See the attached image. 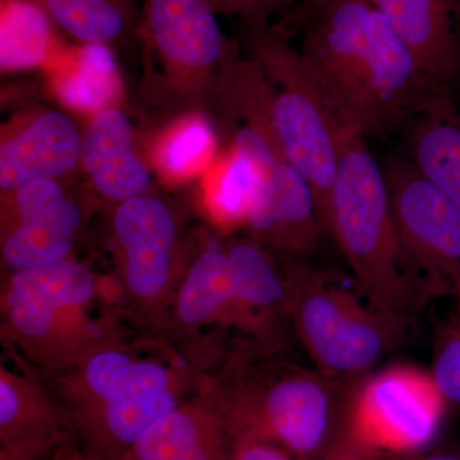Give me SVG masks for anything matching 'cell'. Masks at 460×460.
<instances>
[{
    "label": "cell",
    "mask_w": 460,
    "mask_h": 460,
    "mask_svg": "<svg viewBox=\"0 0 460 460\" xmlns=\"http://www.w3.org/2000/svg\"><path fill=\"white\" fill-rule=\"evenodd\" d=\"M165 317L174 334L187 341L208 326L237 329L247 338L246 320L235 298L224 244L211 242L190 263Z\"/></svg>",
    "instance_id": "obj_17"
},
{
    "label": "cell",
    "mask_w": 460,
    "mask_h": 460,
    "mask_svg": "<svg viewBox=\"0 0 460 460\" xmlns=\"http://www.w3.org/2000/svg\"><path fill=\"white\" fill-rule=\"evenodd\" d=\"M255 195V178L247 160L233 150V155L215 175L208 189V206L222 226L247 224Z\"/></svg>",
    "instance_id": "obj_26"
},
{
    "label": "cell",
    "mask_w": 460,
    "mask_h": 460,
    "mask_svg": "<svg viewBox=\"0 0 460 460\" xmlns=\"http://www.w3.org/2000/svg\"><path fill=\"white\" fill-rule=\"evenodd\" d=\"M320 460H395L387 458L383 454L374 452L368 447L357 443L349 436L343 435Z\"/></svg>",
    "instance_id": "obj_30"
},
{
    "label": "cell",
    "mask_w": 460,
    "mask_h": 460,
    "mask_svg": "<svg viewBox=\"0 0 460 460\" xmlns=\"http://www.w3.org/2000/svg\"><path fill=\"white\" fill-rule=\"evenodd\" d=\"M413 460H460V443L429 447L426 452L414 456Z\"/></svg>",
    "instance_id": "obj_32"
},
{
    "label": "cell",
    "mask_w": 460,
    "mask_h": 460,
    "mask_svg": "<svg viewBox=\"0 0 460 460\" xmlns=\"http://www.w3.org/2000/svg\"><path fill=\"white\" fill-rule=\"evenodd\" d=\"M217 14L211 0H147L144 30L169 68L204 75L233 53Z\"/></svg>",
    "instance_id": "obj_13"
},
{
    "label": "cell",
    "mask_w": 460,
    "mask_h": 460,
    "mask_svg": "<svg viewBox=\"0 0 460 460\" xmlns=\"http://www.w3.org/2000/svg\"><path fill=\"white\" fill-rule=\"evenodd\" d=\"M232 428L211 376L141 436L124 460H229Z\"/></svg>",
    "instance_id": "obj_16"
},
{
    "label": "cell",
    "mask_w": 460,
    "mask_h": 460,
    "mask_svg": "<svg viewBox=\"0 0 460 460\" xmlns=\"http://www.w3.org/2000/svg\"><path fill=\"white\" fill-rule=\"evenodd\" d=\"M224 247L248 341L268 349H286L288 334H293L287 255L279 261L272 248L253 237L233 239Z\"/></svg>",
    "instance_id": "obj_12"
},
{
    "label": "cell",
    "mask_w": 460,
    "mask_h": 460,
    "mask_svg": "<svg viewBox=\"0 0 460 460\" xmlns=\"http://www.w3.org/2000/svg\"><path fill=\"white\" fill-rule=\"evenodd\" d=\"M98 278L74 259L11 272L2 288L3 339L42 376L124 339Z\"/></svg>",
    "instance_id": "obj_4"
},
{
    "label": "cell",
    "mask_w": 460,
    "mask_h": 460,
    "mask_svg": "<svg viewBox=\"0 0 460 460\" xmlns=\"http://www.w3.org/2000/svg\"><path fill=\"white\" fill-rule=\"evenodd\" d=\"M447 413L431 372L390 366L354 381L344 434L387 458H414L432 447Z\"/></svg>",
    "instance_id": "obj_9"
},
{
    "label": "cell",
    "mask_w": 460,
    "mask_h": 460,
    "mask_svg": "<svg viewBox=\"0 0 460 460\" xmlns=\"http://www.w3.org/2000/svg\"><path fill=\"white\" fill-rule=\"evenodd\" d=\"M44 460H95L91 458L89 454L84 452L80 444H75V441L71 438H66L63 443L58 445L56 449L53 450Z\"/></svg>",
    "instance_id": "obj_31"
},
{
    "label": "cell",
    "mask_w": 460,
    "mask_h": 460,
    "mask_svg": "<svg viewBox=\"0 0 460 460\" xmlns=\"http://www.w3.org/2000/svg\"><path fill=\"white\" fill-rule=\"evenodd\" d=\"M80 224V208L65 192L33 190L18 196L3 232L2 259L9 274L71 259Z\"/></svg>",
    "instance_id": "obj_14"
},
{
    "label": "cell",
    "mask_w": 460,
    "mask_h": 460,
    "mask_svg": "<svg viewBox=\"0 0 460 460\" xmlns=\"http://www.w3.org/2000/svg\"><path fill=\"white\" fill-rule=\"evenodd\" d=\"M113 234L124 301L138 316L159 323L184 275L174 215L164 201L145 193L118 204Z\"/></svg>",
    "instance_id": "obj_10"
},
{
    "label": "cell",
    "mask_w": 460,
    "mask_h": 460,
    "mask_svg": "<svg viewBox=\"0 0 460 460\" xmlns=\"http://www.w3.org/2000/svg\"><path fill=\"white\" fill-rule=\"evenodd\" d=\"M304 30L301 54L338 129L377 135L378 104L396 42L370 0H334L292 25Z\"/></svg>",
    "instance_id": "obj_5"
},
{
    "label": "cell",
    "mask_w": 460,
    "mask_h": 460,
    "mask_svg": "<svg viewBox=\"0 0 460 460\" xmlns=\"http://www.w3.org/2000/svg\"><path fill=\"white\" fill-rule=\"evenodd\" d=\"M54 26L81 44L117 40L129 22L124 0H38Z\"/></svg>",
    "instance_id": "obj_24"
},
{
    "label": "cell",
    "mask_w": 460,
    "mask_h": 460,
    "mask_svg": "<svg viewBox=\"0 0 460 460\" xmlns=\"http://www.w3.org/2000/svg\"><path fill=\"white\" fill-rule=\"evenodd\" d=\"M420 71L445 93L460 84V0H370Z\"/></svg>",
    "instance_id": "obj_15"
},
{
    "label": "cell",
    "mask_w": 460,
    "mask_h": 460,
    "mask_svg": "<svg viewBox=\"0 0 460 460\" xmlns=\"http://www.w3.org/2000/svg\"><path fill=\"white\" fill-rule=\"evenodd\" d=\"M283 352L238 341L213 376L215 392L233 431L266 438L293 460H320L343 435L356 380H334Z\"/></svg>",
    "instance_id": "obj_2"
},
{
    "label": "cell",
    "mask_w": 460,
    "mask_h": 460,
    "mask_svg": "<svg viewBox=\"0 0 460 460\" xmlns=\"http://www.w3.org/2000/svg\"><path fill=\"white\" fill-rule=\"evenodd\" d=\"M232 90L243 124L233 150L247 160L255 178L248 217L251 237L289 256H308L323 233L313 190L281 150L270 120V89L261 69L239 66Z\"/></svg>",
    "instance_id": "obj_6"
},
{
    "label": "cell",
    "mask_w": 460,
    "mask_h": 460,
    "mask_svg": "<svg viewBox=\"0 0 460 460\" xmlns=\"http://www.w3.org/2000/svg\"><path fill=\"white\" fill-rule=\"evenodd\" d=\"M429 372L447 411L460 417V323L438 329Z\"/></svg>",
    "instance_id": "obj_27"
},
{
    "label": "cell",
    "mask_w": 460,
    "mask_h": 460,
    "mask_svg": "<svg viewBox=\"0 0 460 460\" xmlns=\"http://www.w3.org/2000/svg\"><path fill=\"white\" fill-rule=\"evenodd\" d=\"M339 165L326 234L337 242L365 301L402 330L434 287L414 268L396 230L383 166L365 136L338 129Z\"/></svg>",
    "instance_id": "obj_3"
},
{
    "label": "cell",
    "mask_w": 460,
    "mask_h": 460,
    "mask_svg": "<svg viewBox=\"0 0 460 460\" xmlns=\"http://www.w3.org/2000/svg\"><path fill=\"white\" fill-rule=\"evenodd\" d=\"M233 447L229 460H293L277 444L250 432L233 431Z\"/></svg>",
    "instance_id": "obj_29"
},
{
    "label": "cell",
    "mask_w": 460,
    "mask_h": 460,
    "mask_svg": "<svg viewBox=\"0 0 460 460\" xmlns=\"http://www.w3.org/2000/svg\"><path fill=\"white\" fill-rule=\"evenodd\" d=\"M250 44L256 65L277 86L268 81L272 129L284 155L313 190L326 234L339 165L337 124L288 33L270 26L253 30Z\"/></svg>",
    "instance_id": "obj_8"
},
{
    "label": "cell",
    "mask_w": 460,
    "mask_h": 460,
    "mask_svg": "<svg viewBox=\"0 0 460 460\" xmlns=\"http://www.w3.org/2000/svg\"><path fill=\"white\" fill-rule=\"evenodd\" d=\"M299 0H211L217 13L237 17L250 31L269 27L272 16L288 13Z\"/></svg>",
    "instance_id": "obj_28"
},
{
    "label": "cell",
    "mask_w": 460,
    "mask_h": 460,
    "mask_svg": "<svg viewBox=\"0 0 460 460\" xmlns=\"http://www.w3.org/2000/svg\"><path fill=\"white\" fill-rule=\"evenodd\" d=\"M215 133L201 115H190L174 124L156 150V164L168 177H190L213 155Z\"/></svg>",
    "instance_id": "obj_25"
},
{
    "label": "cell",
    "mask_w": 460,
    "mask_h": 460,
    "mask_svg": "<svg viewBox=\"0 0 460 460\" xmlns=\"http://www.w3.org/2000/svg\"><path fill=\"white\" fill-rule=\"evenodd\" d=\"M83 137L59 111L36 117L0 146V189L14 192L38 180H58L81 163Z\"/></svg>",
    "instance_id": "obj_19"
},
{
    "label": "cell",
    "mask_w": 460,
    "mask_h": 460,
    "mask_svg": "<svg viewBox=\"0 0 460 460\" xmlns=\"http://www.w3.org/2000/svg\"><path fill=\"white\" fill-rule=\"evenodd\" d=\"M334 2V0H299L298 3L288 12V23L293 25L296 20H299L307 12L313 11V9L320 7V5L326 4V3Z\"/></svg>",
    "instance_id": "obj_33"
},
{
    "label": "cell",
    "mask_w": 460,
    "mask_h": 460,
    "mask_svg": "<svg viewBox=\"0 0 460 460\" xmlns=\"http://www.w3.org/2000/svg\"><path fill=\"white\" fill-rule=\"evenodd\" d=\"M53 87L66 107L81 113L115 108L120 93L117 60L108 45H81L57 72Z\"/></svg>",
    "instance_id": "obj_22"
},
{
    "label": "cell",
    "mask_w": 460,
    "mask_h": 460,
    "mask_svg": "<svg viewBox=\"0 0 460 460\" xmlns=\"http://www.w3.org/2000/svg\"><path fill=\"white\" fill-rule=\"evenodd\" d=\"M454 295H456V296H458L459 301H460V279H459L458 283H456V289H454Z\"/></svg>",
    "instance_id": "obj_34"
},
{
    "label": "cell",
    "mask_w": 460,
    "mask_h": 460,
    "mask_svg": "<svg viewBox=\"0 0 460 460\" xmlns=\"http://www.w3.org/2000/svg\"><path fill=\"white\" fill-rule=\"evenodd\" d=\"M81 164L100 195L118 204L150 187V172L133 147L131 124L117 108L93 115L83 137Z\"/></svg>",
    "instance_id": "obj_20"
},
{
    "label": "cell",
    "mask_w": 460,
    "mask_h": 460,
    "mask_svg": "<svg viewBox=\"0 0 460 460\" xmlns=\"http://www.w3.org/2000/svg\"><path fill=\"white\" fill-rule=\"evenodd\" d=\"M383 172L407 256L438 296L454 293L460 279V208L407 156L389 157Z\"/></svg>",
    "instance_id": "obj_11"
},
{
    "label": "cell",
    "mask_w": 460,
    "mask_h": 460,
    "mask_svg": "<svg viewBox=\"0 0 460 460\" xmlns=\"http://www.w3.org/2000/svg\"><path fill=\"white\" fill-rule=\"evenodd\" d=\"M156 344L118 341L68 370L44 377L80 447L95 460H124L205 375Z\"/></svg>",
    "instance_id": "obj_1"
},
{
    "label": "cell",
    "mask_w": 460,
    "mask_h": 460,
    "mask_svg": "<svg viewBox=\"0 0 460 460\" xmlns=\"http://www.w3.org/2000/svg\"><path fill=\"white\" fill-rule=\"evenodd\" d=\"M287 255L290 323L317 371L334 380L361 378L390 350L405 330L362 302L332 272Z\"/></svg>",
    "instance_id": "obj_7"
},
{
    "label": "cell",
    "mask_w": 460,
    "mask_h": 460,
    "mask_svg": "<svg viewBox=\"0 0 460 460\" xmlns=\"http://www.w3.org/2000/svg\"><path fill=\"white\" fill-rule=\"evenodd\" d=\"M54 27L53 21L38 0H2V71H23L45 65L56 45Z\"/></svg>",
    "instance_id": "obj_23"
},
{
    "label": "cell",
    "mask_w": 460,
    "mask_h": 460,
    "mask_svg": "<svg viewBox=\"0 0 460 460\" xmlns=\"http://www.w3.org/2000/svg\"><path fill=\"white\" fill-rule=\"evenodd\" d=\"M459 86H460V84H458V87H459ZM458 105H459V109H460V104H459V102H458Z\"/></svg>",
    "instance_id": "obj_35"
},
{
    "label": "cell",
    "mask_w": 460,
    "mask_h": 460,
    "mask_svg": "<svg viewBox=\"0 0 460 460\" xmlns=\"http://www.w3.org/2000/svg\"><path fill=\"white\" fill-rule=\"evenodd\" d=\"M72 434L63 411L36 374L0 370L2 450L47 456Z\"/></svg>",
    "instance_id": "obj_18"
},
{
    "label": "cell",
    "mask_w": 460,
    "mask_h": 460,
    "mask_svg": "<svg viewBox=\"0 0 460 460\" xmlns=\"http://www.w3.org/2000/svg\"><path fill=\"white\" fill-rule=\"evenodd\" d=\"M401 132L408 159L460 208V109L456 95L436 98Z\"/></svg>",
    "instance_id": "obj_21"
}]
</instances>
